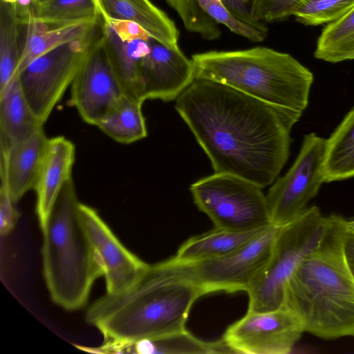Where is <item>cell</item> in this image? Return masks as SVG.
Returning <instances> with one entry per match:
<instances>
[{"instance_id":"cell-1","label":"cell","mask_w":354,"mask_h":354,"mask_svg":"<svg viewBox=\"0 0 354 354\" xmlns=\"http://www.w3.org/2000/svg\"><path fill=\"white\" fill-rule=\"evenodd\" d=\"M175 109L208 156L214 173L264 188L286 165L293 126L301 115L229 86L195 78Z\"/></svg>"},{"instance_id":"cell-2","label":"cell","mask_w":354,"mask_h":354,"mask_svg":"<svg viewBox=\"0 0 354 354\" xmlns=\"http://www.w3.org/2000/svg\"><path fill=\"white\" fill-rule=\"evenodd\" d=\"M206 295L172 257L149 265L127 289L105 293L86 313V322L104 336L97 353H118L127 345L186 330L194 303Z\"/></svg>"},{"instance_id":"cell-3","label":"cell","mask_w":354,"mask_h":354,"mask_svg":"<svg viewBox=\"0 0 354 354\" xmlns=\"http://www.w3.org/2000/svg\"><path fill=\"white\" fill-rule=\"evenodd\" d=\"M320 246L289 279L283 306L301 318L304 330L319 338H354V274L344 251L345 219L331 215Z\"/></svg>"},{"instance_id":"cell-4","label":"cell","mask_w":354,"mask_h":354,"mask_svg":"<svg viewBox=\"0 0 354 354\" xmlns=\"http://www.w3.org/2000/svg\"><path fill=\"white\" fill-rule=\"evenodd\" d=\"M192 59L195 78L220 82L301 116L308 106L313 74L288 53L257 46L196 53Z\"/></svg>"},{"instance_id":"cell-5","label":"cell","mask_w":354,"mask_h":354,"mask_svg":"<svg viewBox=\"0 0 354 354\" xmlns=\"http://www.w3.org/2000/svg\"><path fill=\"white\" fill-rule=\"evenodd\" d=\"M73 179L61 190L42 232L43 274L51 300L67 310L87 303L102 264L82 224Z\"/></svg>"},{"instance_id":"cell-6","label":"cell","mask_w":354,"mask_h":354,"mask_svg":"<svg viewBox=\"0 0 354 354\" xmlns=\"http://www.w3.org/2000/svg\"><path fill=\"white\" fill-rule=\"evenodd\" d=\"M330 223V216H324L317 206H311L280 227L268 261L247 290V312H267L283 306L289 279L301 261L320 246Z\"/></svg>"},{"instance_id":"cell-7","label":"cell","mask_w":354,"mask_h":354,"mask_svg":"<svg viewBox=\"0 0 354 354\" xmlns=\"http://www.w3.org/2000/svg\"><path fill=\"white\" fill-rule=\"evenodd\" d=\"M262 189L240 177L220 173L203 177L189 187L195 205L215 227L235 231L273 225Z\"/></svg>"},{"instance_id":"cell-8","label":"cell","mask_w":354,"mask_h":354,"mask_svg":"<svg viewBox=\"0 0 354 354\" xmlns=\"http://www.w3.org/2000/svg\"><path fill=\"white\" fill-rule=\"evenodd\" d=\"M100 21L101 17L96 27L85 37L53 48L18 73L25 98L43 125L66 88L71 86L100 30Z\"/></svg>"},{"instance_id":"cell-9","label":"cell","mask_w":354,"mask_h":354,"mask_svg":"<svg viewBox=\"0 0 354 354\" xmlns=\"http://www.w3.org/2000/svg\"><path fill=\"white\" fill-rule=\"evenodd\" d=\"M326 139L315 133L304 136L298 156L289 170L272 184L266 198L272 224L283 227L300 215L325 183Z\"/></svg>"},{"instance_id":"cell-10","label":"cell","mask_w":354,"mask_h":354,"mask_svg":"<svg viewBox=\"0 0 354 354\" xmlns=\"http://www.w3.org/2000/svg\"><path fill=\"white\" fill-rule=\"evenodd\" d=\"M279 229L270 225L225 255L179 263L190 277L204 288L206 294L217 291H247L268 261Z\"/></svg>"},{"instance_id":"cell-11","label":"cell","mask_w":354,"mask_h":354,"mask_svg":"<svg viewBox=\"0 0 354 354\" xmlns=\"http://www.w3.org/2000/svg\"><path fill=\"white\" fill-rule=\"evenodd\" d=\"M305 333L292 309L247 313L225 330L223 340L234 353L287 354Z\"/></svg>"},{"instance_id":"cell-12","label":"cell","mask_w":354,"mask_h":354,"mask_svg":"<svg viewBox=\"0 0 354 354\" xmlns=\"http://www.w3.org/2000/svg\"><path fill=\"white\" fill-rule=\"evenodd\" d=\"M125 95L109 61L100 27L71 85V103L85 122L96 126Z\"/></svg>"},{"instance_id":"cell-13","label":"cell","mask_w":354,"mask_h":354,"mask_svg":"<svg viewBox=\"0 0 354 354\" xmlns=\"http://www.w3.org/2000/svg\"><path fill=\"white\" fill-rule=\"evenodd\" d=\"M79 216L86 234L103 268L106 293L116 294L132 286L147 264L129 251L93 207L79 203Z\"/></svg>"},{"instance_id":"cell-14","label":"cell","mask_w":354,"mask_h":354,"mask_svg":"<svg viewBox=\"0 0 354 354\" xmlns=\"http://www.w3.org/2000/svg\"><path fill=\"white\" fill-rule=\"evenodd\" d=\"M195 79V67L179 47L170 48L152 38L140 68L139 97L170 102Z\"/></svg>"},{"instance_id":"cell-15","label":"cell","mask_w":354,"mask_h":354,"mask_svg":"<svg viewBox=\"0 0 354 354\" xmlns=\"http://www.w3.org/2000/svg\"><path fill=\"white\" fill-rule=\"evenodd\" d=\"M101 28L109 61L126 94L141 101V64L153 37L136 23L102 16Z\"/></svg>"},{"instance_id":"cell-16","label":"cell","mask_w":354,"mask_h":354,"mask_svg":"<svg viewBox=\"0 0 354 354\" xmlns=\"http://www.w3.org/2000/svg\"><path fill=\"white\" fill-rule=\"evenodd\" d=\"M75 158V146L72 141L63 136L47 139L33 189L41 232L46 229L61 190L73 179Z\"/></svg>"},{"instance_id":"cell-17","label":"cell","mask_w":354,"mask_h":354,"mask_svg":"<svg viewBox=\"0 0 354 354\" xmlns=\"http://www.w3.org/2000/svg\"><path fill=\"white\" fill-rule=\"evenodd\" d=\"M100 20V15L70 21L33 19L20 24L17 73L35 59L53 48L85 37L96 27Z\"/></svg>"},{"instance_id":"cell-18","label":"cell","mask_w":354,"mask_h":354,"mask_svg":"<svg viewBox=\"0 0 354 354\" xmlns=\"http://www.w3.org/2000/svg\"><path fill=\"white\" fill-rule=\"evenodd\" d=\"M47 139L43 129L26 140L0 147L1 185L16 204L34 189Z\"/></svg>"},{"instance_id":"cell-19","label":"cell","mask_w":354,"mask_h":354,"mask_svg":"<svg viewBox=\"0 0 354 354\" xmlns=\"http://www.w3.org/2000/svg\"><path fill=\"white\" fill-rule=\"evenodd\" d=\"M94 1L102 17L136 23L162 44L179 47V31L175 23L150 0Z\"/></svg>"},{"instance_id":"cell-20","label":"cell","mask_w":354,"mask_h":354,"mask_svg":"<svg viewBox=\"0 0 354 354\" xmlns=\"http://www.w3.org/2000/svg\"><path fill=\"white\" fill-rule=\"evenodd\" d=\"M43 126L25 98L17 73L0 91V147L26 140Z\"/></svg>"},{"instance_id":"cell-21","label":"cell","mask_w":354,"mask_h":354,"mask_svg":"<svg viewBox=\"0 0 354 354\" xmlns=\"http://www.w3.org/2000/svg\"><path fill=\"white\" fill-rule=\"evenodd\" d=\"M267 227L250 231L215 227L189 238L172 258L178 262L189 263L221 257L236 250Z\"/></svg>"},{"instance_id":"cell-22","label":"cell","mask_w":354,"mask_h":354,"mask_svg":"<svg viewBox=\"0 0 354 354\" xmlns=\"http://www.w3.org/2000/svg\"><path fill=\"white\" fill-rule=\"evenodd\" d=\"M325 183L354 177V106L326 139Z\"/></svg>"},{"instance_id":"cell-23","label":"cell","mask_w":354,"mask_h":354,"mask_svg":"<svg viewBox=\"0 0 354 354\" xmlns=\"http://www.w3.org/2000/svg\"><path fill=\"white\" fill-rule=\"evenodd\" d=\"M142 102L125 95L97 124L104 133L121 144H131L147 136Z\"/></svg>"},{"instance_id":"cell-24","label":"cell","mask_w":354,"mask_h":354,"mask_svg":"<svg viewBox=\"0 0 354 354\" xmlns=\"http://www.w3.org/2000/svg\"><path fill=\"white\" fill-rule=\"evenodd\" d=\"M118 353L158 354L234 353L223 339L205 342L187 330L160 337L141 340L122 347Z\"/></svg>"},{"instance_id":"cell-25","label":"cell","mask_w":354,"mask_h":354,"mask_svg":"<svg viewBox=\"0 0 354 354\" xmlns=\"http://www.w3.org/2000/svg\"><path fill=\"white\" fill-rule=\"evenodd\" d=\"M314 55L330 63L354 60V8L322 30Z\"/></svg>"},{"instance_id":"cell-26","label":"cell","mask_w":354,"mask_h":354,"mask_svg":"<svg viewBox=\"0 0 354 354\" xmlns=\"http://www.w3.org/2000/svg\"><path fill=\"white\" fill-rule=\"evenodd\" d=\"M20 23L15 3H0V91L18 73Z\"/></svg>"},{"instance_id":"cell-27","label":"cell","mask_w":354,"mask_h":354,"mask_svg":"<svg viewBox=\"0 0 354 354\" xmlns=\"http://www.w3.org/2000/svg\"><path fill=\"white\" fill-rule=\"evenodd\" d=\"M183 21L186 30L207 40L218 39L221 35L219 24L200 6L197 0H165Z\"/></svg>"},{"instance_id":"cell-28","label":"cell","mask_w":354,"mask_h":354,"mask_svg":"<svg viewBox=\"0 0 354 354\" xmlns=\"http://www.w3.org/2000/svg\"><path fill=\"white\" fill-rule=\"evenodd\" d=\"M354 0H308L293 14L296 20L306 26L331 23L352 10Z\"/></svg>"},{"instance_id":"cell-29","label":"cell","mask_w":354,"mask_h":354,"mask_svg":"<svg viewBox=\"0 0 354 354\" xmlns=\"http://www.w3.org/2000/svg\"><path fill=\"white\" fill-rule=\"evenodd\" d=\"M94 0H47L40 5L37 19L60 22L99 15Z\"/></svg>"},{"instance_id":"cell-30","label":"cell","mask_w":354,"mask_h":354,"mask_svg":"<svg viewBox=\"0 0 354 354\" xmlns=\"http://www.w3.org/2000/svg\"><path fill=\"white\" fill-rule=\"evenodd\" d=\"M202 9L218 24H222L232 32L253 42H261L268 35L236 19L221 0H197Z\"/></svg>"},{"instance_id":"cell-31","label":"cell","mask_w":354,"mask_h":354,"mask_svg":"<svg viewBox=\"0 0 354 354\" xmlns=\"http://www.w3.org/2000/svg\"><path fill=\"white\" fill-rule=\"evenodd\" d=\"M308 0H252L254 17L260 21H274L293 15L295 10Z\"/></svg>"},{"instance_id":"cell-32","label":"cell","mask_w":354,"mask_h":354,"mask_svg":"<svg viewBox=\"0 0 354 354\" xmlns=\"http://www.w3.org/2000/svg\"><path fill=\"white\" fill-rule=\"evenodd\" d=\"M15 204L8 190L1 185L0 234L2 236H7L11 232L19 217Z\"/></svg>"},{"instance_id":"cell-33","label":"cell","mask_w":354,"mask_h":354,"mask_svg":"<svg viewBox=\"0 0 354 354\" xmlns=\"http://www.w3.org/2000/svg\"><path fill=\"white\" fill-rule=\"evenodd\" d=\"M229 12L241 22L265 34L268 33L266 24L257 20L252 12L251 5L245 0H221Z\"/></svg>"},{"instance_id":"cell-34","label":"cell","mask_w":354,"mask_h":354,"mask_svg":"<svg viewBox=\"0 0 354 354\" xmlns=\"http://www.w3.org/2000/svg\"><path fill=\"white\" fill-rule=\"evenodd\" d=\"M15 10L20 24L37 18L40 4L38 0H17Z\"/></svg>"},{"instance_id":"cell-35","label":"cell","mask_w":354,"mask_h":354,"mask_svg":"<svg viewBox=\"0 0 354 354\" xmlns=\"http://www.w3.org/2000/svg\"><path fill=\"white\" fill-rule=\"evenodd\" d=\"M344 251L350 266L354 268V234L347 231L344 238Z\"/></svg>"},{"instance_id":"cell-36","label":"cell","mask_w":354,"mask_h":354,"mask_svg":"<svg viewBox=\"0 0 354 354\" xmlns=\"http://www.w3.org/2000/svg\"><path fill=\"white\" fill-rule=\"evenodd\" d=\"M345 227L348 232L354 234V219L350 221L345 220Z\"/></svg>"},{"instance_id":"cell-37","label":"cell","mask_w":354,"mask_h":354,"mask_svg":"<svg viewBox=\"0 0 354 354\" xmlns=\"http://www.w3.org/2000/svg\"><path fill=\"white\" fill-rule=\"evenodd\" d=\"M1 1L3 2H5V3H15L17 0H1Z\"/></svg>"},{"instance_id":"cell-38","label":"cell","mask_w":354,"mask_h":354,"mask_svg":"<svg viewBox=\"0 0 354 354\" xmlns=\"http://www.w3.org/2000/svg\"><path fill=\"white\" fill-rule=\"evenodd\" d=\"M47 0H38V1L39 2V4L41 5V3H43L44 2H45Z\"/></svg>"},{"instance_id":"cell-39","label":"cell","mask_w":354,"mask_h":354,"mask_svg":"<svg viewBox=\"0 0 354 354\" xmlns=\"http://www.w3.org/2000/svg\"><path fill=\"white\" fill-rule=\"evenodd\" d=\"M248 3L251 5L252 0H245Z\"/></svg>"},{"instance_id":"cell-40","label":"cell","mask_w":354,"mask_h":354,"mask_svg":"<svg viewBox=\"0 0 354 354\" xmlns=\"http://www.w3.org/2000/svg\"><path fill=\"white\" fill-rule=\"evenodd\" d=\"M352 268V270H353V274H354V268Z\"/></svg>"}]
</instances>
